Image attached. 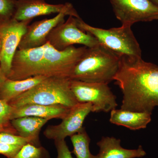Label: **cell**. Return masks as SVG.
Returning a JSON list of instances; mask_svg holds the SVG:
<instances>
[{
	"instance_id": "cell-10",
	"label": "cell",
	"mask_w": 158,
	"mask_h": 158,
	"mask_svg": "<svg viewBox=\"0 0 158 158\" xmlns=\"http://www.w3.org/2000/svg\"><path fill=\"white\" fill-rule=\"evenodd\" d=\"M93 112V106L90 103H78L71 108L68 114L59 124L49 125L44 132L48 139L55 141L65 140L80 132L84 127L83 123L89 113Z\"/></svg>"
},
{
	"instance_id": "cell-5",
	"label": "cell",
	"mask_w": 158,
	"mask_h": 158,
	"mask_svg": "<svg viewBox=\"0 0 158 158\" xmlns=\"http://www.w3.org/2000/svg\"><path fill=\"white\" fill-rule=\"evenodd\" d=\"M80 29L94 36L100 45L119 56L141 58V50L132 31L131 27L121 25L119 27L104 29L95 27L77 18Z\"/></svg>"
},
{
	"instance_id": "cell-16",
	"label": "cell",
	"mask_w": 158,
	"mask_h": 158,
	"mask_svg": "<svg viewBox=\"0 0 158 158\" xmlns=\"http://www.w3.org/2000/svg\"><path fill=\"white\" fill-rule=\"evenodd\" d=\"M49 120L45 118L24 116L14 118L11 121V125L17 132V135L33 141L35 146H41L39 135L41 129Z\"/></svg>"
},
{
	"instance_id": "cell-25",
	"label": "cell",
	"mask_w": 158,
	"mask_h": 158,
	"mask_svg": "<svg viewBox=\"0 0 158 158\" xmlns=\"http://www.w3.org/2000/svg\"><path fill=\"white\" fill-rule=\"evenodd\" d=\"M7 132L17 135V132L11 124L8 125H0V133Z\"/></svg>"
},
{
	"instance_id": "cell-9",
	"label": "cell",
	"mask_w": 158,
	"mask_h": 158,
	"mask_svg": "<svg viewBox=\"0 0 158 158\" xmlns=\"http://www.w3.org/2000/svg\"><path fill=\"white\" fill-rule=\"evenodd\" d=\"M32 20L19 21L13 18L0 19V37L2 43L0 66L7 77L10 73L12 59L21 40Z\"/></svg>"
},
{
	"instance_id": "cell-12",
	"label": "cell",
	"mask_w": 158,
	"mask_h": 158,
	"mask_svg": "<svg viewBox=\"0 0 158 158\" xmlns=\"http://www.w3.org/2000/svg\"><path fill=\"white\" fill-rule=\"evenodd\" d=\"M66 16L64 13H59L52 18L36 21L28 26L18 49H28L45 44L51 31L58 25L64 23Z\"/></svg>"
},
{
	"instance_id": "cell-14",
	"label": "cell",
	"mask_w": 158,
	"mask_h": 158,
	"mask_svg": "<svg viewBox=\"0 0 158 158\" xmlns=\"http://www.w3.org/2000/svg\"><path fill=\"white\" fill-rule=\"evenodd\" d=\"M97 144L99 147L98 158H141L146 155L141 145L137 149H126L122 147L120 139L113 137H102Z\"/></svg>"
},
{
	"instance_id": "cell-3",
	"label": "cell",
	"mask_w": 158,
	"mask_h": 158,
	"mask_svg": "<svg viewBox=\"0 0 158 158\" xmlns=\"http://www.w3.org/2000/svg\"><path fill=\"white\" fill-rule=\"evenodd\" d=\"M120 56L101 45L87 48L73 69L69 78L82 81L109 84L114 81Z\"/></svg>"
},
{
	"instance_id": "cell-2",
	"label": "cell",
	"mask_w": 158,
	"mask_h": 158,
	"mask_svg": "<svg viewBox=\"0 0 158 158\" xmlns=\"http://www.w3.org/2000/svg\"><path fill=\"white\" fill-rule=\"evenodd\" d=\"M114 81L123 94L121 109L152 114L158 107V66L141 58L120 56Z\"/></svg>"
},
{
	"instance_id": "cell-7",
	"label": "cell",
	"mask_w": 158,
	"mask_h": 158,
	"mask_svg": "<svg viewBox=\"0 0 158 158\" xmlns=\"http://www.w3.org/2000/svg\"><path fill=\"white\" fill-rule=\"evenodd\" d=\"M47 42L59 51H62L74 44L92 48L100 45L92 35L79 27L77 18L69 16L66 21L58 25L49 34Z\"/></svg>"
},
{
	"instance_id": "cell-22",
	"label": "cell",
	"mask_w": 158,
	"mask_h": 158,
	"mask_svg": "<svg viewBox=\"0 0 158 158\" xmlns=\"http://www.w3.org/2000/svg\"><path fill=\"white\" fill-rule=\"evenodd\" d=\"M14 108L8 102L0 99V125L11 124Z\"/></svg>"
},
{
	"instance_id": "cell-20",
	"label": "cell",
	"mask_w": 158,
	"mask_h": 158,
	"mask_svg": "<svg viewBox=\"0 0 158 158\" xmlns=\"http://www.w3.org/2000/svg\"><path fill=\"white\" fill-rule=\"evenodd\" d=\"M0 142L20 146H23L28 143L34 145L33 141L31 139L23 138L18 135L7 132L0 133Z\"/></svg>"
},
{
	"instance_id": "cell-24",
	"label": "cell",
	"mask_w": 158,
	"mask_h": 158,
	"mask_svg": "<svg viewBox=\"0 0 158 158\" xmlns=\"http://www.w3.org/2000/svg\"><path fill=\"white\" fill-rule=\"evenodd\" d=\"M22 146L10 145L0 142V154L7 158H12L20 150Z\"/></svg>"
},
{
	"instance_id": "cell-26",
	"label": "cell",
	"mask_w": 158,
	"mask_h": 158,
	"mask_svg": "<svg viewBox=\"0 0 158 158\" xmlns=\"http://www.w3.org/2000/svg\"><path fill=\"white\" fill-rule=\"evenodd\" d=\"M8 78L6 77V75L3 71L2 69L0 66V88L2 87L6 80Z\"/></svg>"
},
{
	"instance_id": "cell-11",
	"label": "cell",
	"mask_w": 158,
	"mask_h": 158,
	"mask_svg": "<svg viewBox=\"0 0 158 158\" xmlns=\"http://www.w3.org/2000/svg\"><path fill=\"white\" fill-rule=\"evenodd\" d=\"M55 13H64L67 16L81 18L71 3L51 4L45 0H17L13 18L22 21Z\"/></svg>"
},
{
	"instance_id": "cell-28",
	"label": "cell",
	"mask_w": 158,
	"mask_h": 158,
	"mask_svg": "<svg viewBox=\"0 0 158 158\" xmlns=\"http://www.w3.org/2000/svg\"><path fill=\"white\" fill-rule=\"evenodd\" d=\"M151 1L158 6V0H151Z\"/></svg>"
},
{
	"instance_id": "cell-4",
	"label": "cell",
	"mask_w": 158,
	"mask_h": 158,
	"mask_svg": "<svg viewBox=\"0 0 158 158\" xmlns=\"http://www.w3.org/2000/svg\"><path fill=\"white\" fill-rule=\"evenodd\" d=\"M9 103L14 108L25 105H63L72 108L78 103L70 86L68 77H51L44 79Z\"/></svg>"
},
{
	"instance_id": "cell-15",
	"label": "cell",
	"mask_w": 158,
	"mask_h": 158,
	"mask_svg": "<svg viewBox=\"0 0 158 158\" xmlns=\"http://www.w3.org/2000/svg\"><path fill=\"white\" fill-rule=\"evenodd\" d=\"M110 112L111 123L134 131L145 128L152 120V114L146 112H133L121 109H115Z\"/></svg>"
},
{
	"instance_id": "cell-21",
	"label": "cell",
	"mask_w": 158,
	"mask_h": 158,
	"mask_svg": "<svg viewBox=\"0 0 158 158\" xmlns=\"http://www.w3.org/2000/svg\"><path fill=\"white\" fill-rule=\"evenodd\" d=\"M17 0H0V19L13 18Z\"/></svg>"
},
{
	"instance_id": "cell-8",
	"label": "cell",
	"mask_w": 158,
	"mask_h": 158,
	"mask_svg": "<svg viewBox=\"0 0 158 158\" xmlns=\"http://www.w3.org/2000/svg\"><path fill=\"white\" fill-rule=\"evenodd\" d=\"M122 25L158 20V6L151 0H109Z\"/></svg>"
},
{
	"instance_id": "cell-27",
	"label": "cell",
	"mask_w": 158,
	"mask_h": 158,
	"mask_svg": "<svg viewBox=\"0 0 158 158\" xmlns=\"http://www.w3.org/2000/svg\"><path fill=\"white\" fill-rule=\"evenodd\" d=\"M2 39H1V37H0V56H1V51H2Z\"/></svg>"
},
{
	"instance_id": "cell-17",
	"label": "cell",
	"mask_w": 158,
	"mask_h": 158,
	"mask_svg": "<svg viewBox=\"0 0 158 158\" xmlns=\"http://www.w3.org/2000/svg\"><path fill=\"white\" fill-rule=\"evenodd\" d=\"M47 77L37 76L22 80H10L7 78L0 88V99L8 102L31 89L47 78Z\"/></svg>"
},
{
	"instance_id": "cell-6",
	"label": "cell",
	"mask_w": 158,
	"mask_h": 158,
	"mask_svg": "<svg viewBox=\"0 0 158 158\" xmlns=\"http://www.w3.org/2000/svg\"><path fill=\"white\" fill-rule=\"evenodd\" d=\"M72 91L78 103H90L93 113L111 112L118 106L108 84L70 80Z\"/></svg>"
},
{
	"instance_id": "cell-18",
	"label": "cell",
	"mask_w": 158,
	"mask_h": 158,
	"mask_svg": "<svg viewBox=\"0 0 158 158\" xmlns=\"http://www.w3.org/2000/svg\"><path fill=\"white\" fill-rule=\"evenodd\" d=\"M70 139L73 147L72 153L77 158H98L97 155H93L90 152V139L85 128L80 132L71 136Z\"/></svg>"
},
{
	"instance_id": "cell-19",
	"label": "cell",
	"mask_w": 158,
	"mask_h": 158,
	"mask_svg": "<svg viewBox=\"0 0 158 158\" xmlns=\"http://www.w3.org/2000/svg\"><path fill=\"white\" fill-rule=\"evenodd\" d=\"M12 158H51L49 152L42 146L28 143L23 145Z\"/></svg>"
},
{
	"instance_id": "cell-23",
	"label": "cell",
	"mask_w": 158,
	"mask_h": 158,
	"mask_svg": "<svg viewBox=\"0 0 158 158\" xmlns=\"http://www.w3.org/2000/svg\"><path fill=\"white\" fill-rule=\"evenodd\" d=\"M57 152V158H73L65 140L55 141Z\"/></svg>"
},
{
	"instance_id": "cell-13",
	"label": "cell",
	"mask_w": 158,
	"mask_h": 158,
	"mask_svg": "<svg viewBox=\"0 0 158 158\" xmlns=\"http://www.w3.org/2000/svg\"><path fill=\"white\" fill-rule=\"evenodd\" d=\"M70 109L60 105H25L19 107L14 108L11 120L24 116H34L49 120L55 118L62 119L67 115Z\"/></svg>"
},
{
	"instance_id": "cell-1",
	"label": "cell",
	"mask_w": 158,
	"mask_h": 158,
	"mask_svg": "<svg viewBox=\"0 0 158 158\" xmlns=\"http://www.w3.org/2000/svg\"><path fill=\"white\" fill-rule=\"evenodd\" d=\"M87 48L72 46L64 50L59 51L47 42L35 48L17 49L7 78L14 81L37 76L69 78Z\"/></svg>"
}]
</instances>
